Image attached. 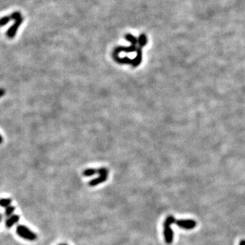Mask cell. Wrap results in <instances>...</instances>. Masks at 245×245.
Returning a JSON list of instances; mask_svg holds the SVG:
<instances>
[{
	"label": "cell",
	"mask_w": 245,
	"mask_h": 245,
	"mask_svg": "<svg viewBox=\"0 0 245 245\" xmlns=\"http://www.w3.org/2000/svg\"><path fill=\"white\" fill-rule=\"evenodd\" d=\"M138 47L136 46V45L132 44L129 46H118V47L114 48V50L113 52V58L119 57V54L121 52H136L137 51Z\"/></svg>",
	"instance_id": "5b68a950"
},
{
	"label": "cell",
	"mask_w": 245,
	"mask_h": 245,
	"mask_svg": "<svg viewBox=\"0 0 245 245\" xmlns=\"http://www.w3.org/2000/svg\"><path fill=\"white\" fill-rule=\"evenodd\" d=\"M98 170L97 169H95V168H89V169H86L83 171L82 172V174L84 176H86V177H89V176H94L96 174L98 173Z\"/></svg>",
	"instance_id": "30bf717a"
},
{
	"label": "cell",
	"mask_w": 245,
	"mask_h": 245,
	"mask_svg": "<svg viewBox=\"0 0 245 245\" xmlns=\"http://www.w3.org/2000/svg\"><path fill=\"white\" fill-rule=\"evenodd\" d=\"M239 245H245V240H242L240 242Z\"/></svg>",
	"instance_id": "2e32d148"
},
{
	"label": "cell",
	"mask_w": 245,
	"mask_h": 245,
	"mask_svg": "<svg viewBox=\"0 0 245 245\" xmlns=\"http://www.w3.org/2000/svg\"><path fill=\"white\" fill-rule=\"evenodd\" d=\"M11 203H12V200L10 199V198H3V199L1 200V201H0L1 206L2 207H5V208H7L8 206H10Z\"/></svg>",
	"instance_id": "4fadbf2b"
},
{
	"label": "cell",
	"mask_w": 245,
	"mask_h": 245,
	"mask_svg": "<svg viewBox=\"0 0 245 245\" xmlns=\"http://www.w3.org/2000/svg\"><path fill=\"white\" fill-rule=\"evenodd\" d=\"M10 17L12 18V20H14V23L13 24V25L9 28L6 35L9 38H13L16 35L18 27L22 24L23 18L19 12H13V13L10 14Z\"/></svg>",
	"instance_id": "7a4b0ae2"
},
{
	"label": "cell",
	"mask_w": 245,
	"mask_h": 245,
	"mask_svg": "<svg viewBox=\"0 0 245 245\" xmlns=\"http://www.w3.org/2000/svg\"><path fill=\"white\" fill-rule=\"evenodd\" d=\"M10 20H12L10 15V16H6V17H2L1 19V27L4 26L5 25L8 24L9 22H10Z\"/></svg>",
	"instance_id": "9a60e30c"
},
{
	"label": "cell",
	"mask_w": 245,
	"mask_h": 245,
	"mask_svg": "<svg viewBox=\"0 0 245 245\" xmlns=\"http://www.w3.org/2000/svg\"><path fill=\"white\" fill-rule=\"evenodd\" d=\"M98 173L100 174V176L96 178L91 180V181H89V185L91 187H95V186L98 185L99 184H101L102 182L106 181L108 176V171L106 168L105 167H101V168L98 169Z\"/></svg>",
	"instance_id": "277c9868"
},
{
	"label": "cell",
	"mask_w": 245,
	"mask_h": 245,
	"mask_svg": "<svg viewBox=\"0 0 245 245\" xmlns=\"http://www.w3.org/2000/svg\"><path fill=\"white\" fill-rule=\"evenodd\" d=\"M175 223L178 227L184 229H192L196 226V222L191 219H181L177 220V221L176 220Z\"/></svg>",
	"instance_id": "8992f818"
},
{
	"label": "cell",
	"mask_w": 245,
	"mask_h": 245,
	"mask_svg": "<svg viewBox=\"0 0 245 245\" xmlns=\"http://www.w3.org/2000/svg\"><path fill=\"white\" fill-rule=\"evenodd\" d=\"M14 210H15L14 206H8L7 208H6V210H5V215L7 216H11V215L13 214Z\"/></svg>",
	"instance_id": "5bb4252c"
},
{
	"label": "cell",
	"mask_w": 245,
	"mask_h": 245,
	"mask_svg": "<svg viewBox=\"0 0 245 245\" xmlns=\"http://www.w3.org/2000/svg\"><path fill=\"white\" fill-rule=\"evenodd\" d=\"M136 57L132 59V66L134 67H138L140 63L142 62V48L141 47H138L137 51H136Z\"/></svg>",
	"instance_id": "52a82bcc"
},
{
	"label": "cell",
	"mask_w": 245,
	"mask_h": 245,
	"mask_svg": "<svg viewBox=\"0 0 245 245\" xmlns=\"http://www.w3.org/2000/svg\"><path fill=\"white\" fill-rule=\"evenodd\" d=\"M125 39L126 40H128V41L131 43L132 44L136 45L138 44V40L136 38V37L132 35V34H129V33L126 34V35L125 36Z\"/></svg>",
	"instance_id": "8fae6325"
},
{
	"label": "cell",
	"mask_w": 245,
	"mask_h": 245,
	"mask_svg": "<svg viewBox=\"0 0 245 245\" xmlns=\"http://www.w3.org/2000/svg\"><path fill=\"white\" fill-rule=\"evenodd\" d=\"M114 60L117 63H120V64H130L132 65V59H130L128 57H114L113 58Z\"/></svg>",
	"instance_id": "9c48e42d"
},
{
	"label": "cell",
	"mask_w": 245,
	"mask_h": 245,
	"mask_svg": "<svg viewBox=\"0 0 245 245\" xmlns=\"http://www.w3.org/2000/svg\"><path fill=\"white\" fill-rule=\"evenodd\" d=\"M19 219H20V216L18 215H17L10 216V217L6 220V226L8 228H10L12 227V226H13L15 223L19 221Z\"/></svg>",
	"instance_id": "ba28073f"
},
{
	"label": "cell",
	"mask_w": 245,
	"mask_h": 245,
	"mask_svg": "<svg viewBox=\"0 0 245 245\" xmlns=\"http://www.w3.org/2000/svg\"><path fill=\"white\" fill-rule=\"evenodd\" d=\"M4 89H2V95H1L2 96L3 95H4Z\"/></svg>",
	"instance_id": "e0dca14e"
},
{
	"label": "cell",
	"mask_w": 245,
	"mask_h": 245,
	"mask_svg": "<svg viewBox=\"0 0 245 245\" xmlns=\"http://www.w3.org/2000/svg\"><path fill=\"white\" fill-rule=\"evenodd\" d=\"M59 245H67V244H59Z\"/></svg>",
	"instance_id": "ac0fdd59"
},
{
	"label": "cell",
	"mask_w": 245,
	"mask_h": 245,
	"mask_svg": "<svg viewBox=\"0 0 245 245\" xmlns=\"http://www.w3.org/2000/svg\"><path fill=\"white\" fill-rule=\"evenodd\" d=\"M147 37L145 36L144 34H142V35L140 36L138 38V45L140 47L142 48L143 46H144L147 44Z\"/></svg>",
	"instance_id": "7c38bea8"
},
{
	"label": "cell",
	"mask_w": 245,
	"mask_h": 245,
	"mask_svg": "<svg viewBox=\"0 0 245 245\" xmlns=\"http://www.w3.org/2000/svg\"><path fill=\"white\" fill-rule=\"evenodd\" d=\"M176 219L173 216H167L165 221L163 223V234L165 237L166 243L170 244L172 243L174 239V233L171 228V225L175 223Z\"/></svg>",
	"instance_id": "6da1fadb"
},
{
	"label": "cell",
	"mask_w": 245,
	"mask_h": 245,
	"mask_svg": "<svg viewBox=\"0 0 245 245\" xmlns=\"http://www.w3.org/2000/svg\"><path fill=\"white\" fill-rule=\"evenodd\" d=\"M17 234L19 235L20 237L24 238V239L27 240H36L37 239V235L35 233H33L32 231L24 225H18L17 228Z\"/></svg>",
	"instance_id": "3957f363"
}]
</instances>
